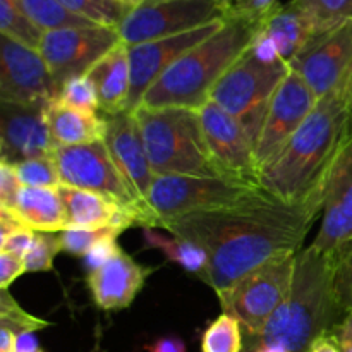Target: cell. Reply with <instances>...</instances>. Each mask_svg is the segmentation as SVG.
Segmentation results:
<instances>
[{
  "mask_svg": "<svg viewBox=\"0 0 352 352\" xmlns=\"http://www.w3.org/2000/svg\"><path fill=\"white\" fill-rule=\"evenodd\" d=\"M318 215L260 188L232 205L189 213L162 229L205 251L206 282L219 292L274 258L299 253Z\"/></svg>",
  "mask_w": 352,
  "mask_h": 352,
  "instance_id": "1",
  "label": "cell"
},
{
  "mask_svg": "<svg viewBox=\"0 0 352 352\" xmlns=\"http://www.w3.org/2000/svg\"><path fill=\"white\" fill-rule=\"evenodd\" d=\"M351 133L352 110L344 96L318 100L298 133L260 168L258 184L287 205L322 213L325 181Z\"/></svg>",
  "mask_w": 352,
  "mask_h": 352,
  "instance_id": "2",
  "label": "cell"
},
{
  "mask_svg": "<svg viewBox=\"0 0 352 352\" xmlns=\"http://www.w3.org/2000/svg\"><path fill=\"white\" fill-rule=\"evenodd\" d=\"M346 313L333 285L332 254L308 246L296 254L291 289L253 344L305 352L316 337L332 332Z\"/></svg>",
  "mask_w": 352,
  "mask_h": 352,
  "instance_id": "3",
  "label": "cell"
},
{
  "mask_svg": "<svg viewBox=\"0 0 352 352\" xmlns=\"http://www.w3.org/2000/svg\"><path fill=\"white\" fill-rule=\"evenodd\" d=\"M256 30V23L232 12L219 31L186 52L155 81L140 107L198 110L227 69L250 48Z\"/></svg>",
  "mask_w": 352,
  "mask_h": 352,
  "instance_id": "4",
  "label": "cell"
},
{
  "mask_svg": "<svg viewBox=\"0 0 352 352\" xmlns=\"http://www.w3.org/2000/svg\"><path fill=\"white\" fill-rule=\"evenodd\" d=\"M133 113L143 138L151 170L157 177H222L210 157L198 110L138 107Z\"/></svg>",
  "mask_w": 352,
  "mask_h": 352,
  "instance_id": "5",
  "label": "cell"
},
{
  "mask_svg": "<svg viewBox=\"0 0 352 352\" xmlns=\"http://www.w3.org/2000/svg\"><path fill=\"white\" fill-rule=\"evenodd\" d=\"M289 72L287 62L261 60L248 48L213 86L210 100L239 120L256 148L272 96Z\"/></svg>",
  "mask_w": 352,
  "mask_h": 352,
  "instance_id": "6",
  "label": "cell"
},
{
  "mask_svg": "<svg viewBox=\"0 0 352 352\" xmlns=\"http://www.w3.org/2000/svg\"><path fill=\"white\" fill-rule=\"evenodd\" d=\"M256 189H260V186L226 177L158 175L143 203L141 227L162 229L167 222L189 213L232 205Z\"/></svg>",
  "mask_w": 352,
  "mask_h": 352,
  "instance_id": "7",
  "label": "cell"
},
{
  "mask_svg": "<svg viewBox=\"0 0 352 352\" xmlns=\"http://www.w3.org/2000/svg\"><path fill=\"white\" fill-rule=\"evenodd\" d=\"M296 254L274 258L217 292L223 313L239 320L253 339L284 302L294 277Z\"/></svg>",
  "mask_w": 352,
  "mask_h": 352,
  "instance_id": "8",
  "label": "cell"
},
{
  "mask_svg": "<svg viewBox=\"0 0 352 352\" xmlns=\"http://www.w3.org/2000/svg\"><path fill=\"white\" fill-rule=\"evenodd\" d=\"M234 0H143L117 31L127 47L198 30L229 17Z\"/></svg>",
  "mask_w": 352,
  "mask_h": 352,
  "instance_id": "9",
  "label": "cell"
},
{
  "mask_svg": "<svg viewBox=\"0 0 352 352\" xmlns=\"http://www.w3.org/2000/svg\"><path fill=\"white\" fill-rule=\"evenodd\" d=\"M52 157L57 165L60 186L105 196L126 208L136 210L141 219L136 198L117 168L105 141L55 148Z\"/></svg>",
  "mask_w": 352,
  "mask_h": 352,
  "instance_id": "10",
  "label": "cell"
},
{
  "mask_svg": "<svg viewBox=\"0 0 352 352\" xmlns=\"http://www.w3.org/2000/svg\"><path fill=\"white\" fill-rule=\"evenodd\" d=\"M117 28L72 26L52 30L43 34L40 54L54 78L57 91L65 81L85 76L105 54L120 43Z\"/></svg>",
  "mask_w": 352,
  "mask_h": 352,
  "instance_id": "11",
  "label": "cell"
},
{
  "mask_svg": "<svg viewBox=\"0 0 352 352\" xmlns=\"http://www.w3.org/2000/svg\"><path fill=\"white\" fill-rule=\"evenodd\" d=\"M289 65L318 100L342 96L352 71V21L313 38Z\"/></svg>",
  "mask_w": 352,
  "mask_h": 352,
  "instance_id": "12",
  "label": "cell"
},
{
  "mask_svg": "<svg viewBox=\"0 0 352 352\" xmlns=\"http://www.w3.org/2000/svg\"><path fill=\"white\" fill-rule=\"evenodd\" d=\"M198 112L210 157L220 175L230 181L260 186L254 143L239 120L212 100L199 107Z\"/></svg>",
  "mask_w": 352,
  "mask_h": 352,
  "instance_id": "13",
  "label": "cell"
},
{
  "mask_svg": "<svg viewBox=\"0 0 352 352\" xmlns=\"http://www.w3.org/2000/svg\"><path fill=\"white\" fill-rule=\"evenodd\" d=\"M316 103L318 98L311 88L296 72H289L272 96L258 136L254 148L258 168L267 165L287 144L315 110Z\"/></svg>",
  "mask_w": 352,
  "mask_h": 352,
  "instance_id": "14",
  "label": "cell"
},
{
  "mask_svg": "<svg viewBox=\"0 0 352 352\" xmlns=\"http://www.w3.org/2000/svg\"><path fill=\"white\" fill-rule=\"evenodd\" d=\"M57 86L40 50L0 34V100L14 105H48Z\"/></svg>",
  "mask_w": 352,
  "mask_h": 352,
  "instance_id": "15",
  "label": "cell"
},
{
  "mask_svg": "<svg viewBox=\"0 0 352 352\" xmlns=\"http://www.w3.org/2000/svg\"><path fill=\"white\" fill-rule=\"evenodd\" d=\"M226 19L206 24V26L188 31V33L127 47L131 64V95L127 112H134L141 105L144 93L155 85V81L186 52H189L196 45L212 36L215 31H219Z\"/></svg>",
  "mask_w": 352,
  "mask_h": 352,
  "instance_id": "16",
  "label": "cell"
},
{
  "mask_svg": "<svg viewBox=\"0 0 352 352\" xmlns=\"http://www.w3.org/2000/svg\"><path fill=\"white\" fill-rule=\"evenodd\" d=\"M352 239V133L337 155L323 188L322 226L311 246L333 254Z\"/></svg>",
  "mask_w": 352,
  "mask_h": 352,
  "instance_id": "17",
  "label": "cell"
},
{
  "mask_svg": "<svg viewBox=\"0 0 352 352\" xmlns=\"http://www.w3.org/2000/svg\"><path fill=\"white\" fill-rule=\"evenodd\" d=\"M0 109L2 160L16 165L54 153L55 146L45 116L47 105H14L2 102Z\"/></svg>",
  "mask_w": 352,
  "mask_h": 352,
  "instance_id": "18",
  "label": "cell"
},
{
  "mask_svg": "<svg viewBox=\"0 0 352 352\" xmlns=\"http://www.w3.org/2000/svg\"><path fill=\"white\" fill-rule=\"evenodd\" d=\"M103 141H105L117 168L133 191L140 212H143V203L157 175L151 170L134 113L122 112L107 117V134ZM141 223H143V213H141Z\"/></svg>",
  "mask_w": 352,
  "mask_h": 352,
  "instance_id": "19",
  "label": "cell"
},
{
  "mask_svg": "<svg viewBox=\"0 0 352 352\" xmlns=\"http://www.w3.org/2000/svg\"><path fill=\"white\" fill-rule=\"evenodd\" d=\"M150 274V268L120 250L103 267L88 274L86 280L95 305L103 311H117L133 305Z\"/></svg>",
  "mask_w": 352,
  "mask_h": 352,
  "instance_id": "20",
  "label": "cell"
},
{
  "mask_svg": "<svg viewBox=\"0 0 352 352\" xmlns=\"http://www.w3.org/2000/svg\"><path fill=\"white\" fill-rule=\"evenodd\" d=\"M64 203L67 229H119L126 230L133 226H141L140 213L126 208L112 199L96 192L58 186Z\"/></svg>",
  "mask_w": 352,
  "mask_h": 352,
  "instance_id": "21",
  "label": "cell"
},
{
  "mask_svg": "<svg viewBox=\"0 0 352 352\" xmlns=\"http://www.w3.org/2000/svg\"><path fill=\"white\" fill-rule=\"evenodd\" d=\"M107 117L127 112L131 95V64L127 45L120 41L86 72Z\"/></svg>",
  "mask_w": 352,
  "mask_h": 352,
  "instance_id": "22",
  "label": "cell"
},
{
  "mask_svg": "<svg viewBox=\"0 0 352 352\" xmlns=\"http://www.w3.org/2000/svg\"><path fill=\"white\" fill-rule=\"evenodd\" d=\"M258 30L263 31L275 43L282 60L291 64L292 58L298 57L302 48L323 33L318 24L313 21L309 14H306L301 7L294 2L280 3L272 14H268L260 24Z\"/></svg>",
  "mask_w": 352,
  "mask_h": 352,
  "instance_id": "23",
  "label": "cell"
},
{
  "mask_svg": "<svg viewBox=\"0 0 352 352\" xmlns=\"http://www.w3.org/2000/svg\"><path fill=\"white\" fill-rule=\"evenodd\" d=\"M48 131L55 148L78 146L103 141L107 134V117L81 112L50 102L45 109Z\"/></svg>",
  "mask_w": 352,
  "mask_h": 352,
  "instance_id": "24",
  "label": "cell"
},
{
  "mask_svg": "<svg viewBox=\"0 0 352 352\" xmlns=\"http://www.w3.org/2000/svg\"><path fill=\"white\" fill-rule=\"evenodd\" d=\"M12 212L33 232L58 234L67 229V219H65L64 203L58 188H24L23 186Z\"/></svg>",
  "mask_w": 352,
  "mask_h": 352,
  "instance_id": "25",
  "label": "cell"
},
{
  "mask_svg": "<svg viewBox=\"0 0 352 352\" xmlns=\"http://www.w3.org/2000/svg\"><path fill=\"white\" fill-rule=\"evenodd\" d=\"M143 237L144 244L148 248L162 251L172 263L179 265L189 274L198 275L206 282V277H208V256L198 244L174 236V234L165 236V234L158 232L157 229H151V227H144Z\"/></svg>",
  "mask_w": 352,
  "mask_h": 352,
  "instance_id": "26",
  "label": "cell"
},
{
  "mask_svg": "<svg viewBox=\"0 0 352 352\" xmlns=\"http://www.w3.org/2000/svg\"><path fill=\"white\" fill-rule=\"evenodd\" d=\"M0 34L24 47L40 50L45 31L34 24L17 0H0Z\"/></svg>",
  "mask_w": 352,
  "mask_h": 352,
  "instance_id": "27",
  "label": "cell"
},
{
  "mask_svg": "<svg viewBox=\"0 0 352 352\" xmlns=\"http://www.w3.org/2000/svg\"><path fill=\"white\" fill-rule=\"evenodd\" d=\"M69 12L100 26L119 28L138 3L120 0H58Z\"/></svg>",
  "mask_w": 352,
  "mask_h": 352,
  "instance_id": "28",
  "label": "cell"
},
{
  "mask_svg": "<svg viewBox=\"0 0 352 352\" xmlns=\"http://www.w3.org/2000/svg\"><path fill=\"white\" fill-rule=\"evenodd\" d=\"M17 2L45 33L52 30H60V28L91 26L93 24L69 12L58 0H17Z\"/></svg>",
  "mask_w": 352,
  "mask_h": 352,
  "instance_id": "29",
  "label": "cell"
},
{
  "mask_svg": "<svg viewBox=\"0 0 352 352\" xmlns=\"http://www.w3.org/2000/svg\"><path fill=\"white\" fill-rule=\"evenodd\" d=\"M243 325L234 316L222 313L201 336V352H243Z\"/></svg>",
  "mask_w": 352,
  "mask_h": 352,
  "instance_id": "30",
  "label": "cell"
},
{
  "mask_svg": "<svg viewBox=\"0 0 352 352\" xmlns=\"http://www.w3.org/2000/svg\"><path fill=\"white\" fill-rule=\"evenodd\" d=\"M52 102L58 103L62 107H67V109L81 110V112L98 113L100 110L95 86L91 85V81H89L86 74L65 81L58 88L57 95H55V98Z\"/></svg>",
  "mask_w": 352,
  "mask_h": 352,
  "instance_id": "31",
  "label": "cell"
},
{
  "mask_svg": "<svg viewBox=\"0 0 352 352\" xmlns=\"http://www.w3.org/2000/svg\"><path fill=\"white\" fill-rule=\"evenodd\" d=\"M292 2L309 14L323 31L352 21V0H292Z\"/></svg>",
  "mask_w": 352,
  "mask_h": 352,
  "instance_id": "32",
  "label": "cell"
},
{
  "mask_svg": "<svg viewBox=\"0 0 352 352\" xmlns=\"http://www.w3.org/2000/svg\"><path fill=\"white\" fill-rule=\"evenodd\" d=\"M14 167L24 188H58L60 186L57 165L52 155L19 162Z\"/></svg>",
  "mask_w": 352,
  "mask_h": 352,
  "instance_id": "33",
  "label": "cell"
},
{
  "mask_svg": "<svg viewBox=\"0 0 352 352\" xmlns=\"http://www.w3.org/2000/svg\"><path fill=\"white\" fill-rule=\"evenodd\" d=\"M0 327H9L16 333H36L50 327V323L21 308L19 302L7 289V291H2V296H0Z\"/></svg>",
  "mask_w": 352,
  "mask_h": 352,
  "instance_id": "34",
  "label": "cell"
},
{
  "mask_svg": "<svg viewBox=\"0 0 352 352\" xmlns=\"http://www.w3.org/2000/svg\"><path fill=\"white\" fill-rule=\"evenodd\" d=\"M122 230L119 229H69L58 232V241H60V250L64 253L74 254V256H86L93 248L103 239L109 237H119Z\"/></svg>",
  "mask_w": 352,
  "mask_h": 352,
  "instance_id": "35",
  "label": "cell"
},
{
  "mask_svg": "<svg viewBox=\"0 0 352 352\" xmlns=\"http://www.w3.org/2000/svg\"><path fill=\"white\" fill-rule=\"evenodd\" d=\"M60 241L58 234L36 232L33 241V246L24 254V267L30 274L36 272H50L54 268V260L60 253Z\"/></svg>",
  "mask_w": 352,
  "mask_h": 352,
  "instance_id": "36",
  "label": "cell"
},
{
  "mask_svg": "<svg viewBox=\"0 0 352 352\" xmlns=\"http://www.w3.org/2000/svg\"><path fill=\"white\" fill-rule=\"evenodd\" d=\"M333 258V285L340 306L346 311L352 309V239L339 248Z\"/></svg>",
  "mask_w": 352,
  "mask_h": 352,
  "instance_id": "37",
  "label": "cell"
},
{
  "mask_svg": "<svg viewBox=\"0 0 352 352\" xmlns=\"http://www.w3.org/2000/svg\"><path fill=\"white\" fill-rule=\"evenodd\" d=\"M21 184L16 167L10 162L0 160V208L14 210L19 199Z\"/></svg>",
  "mask_w": 352,
  "mask_h": 352,
  "instance_id": "38",
  "label": "cell"
},
{
  "mask_svg": "<svg viewBox=\"0 0 352 352\" xmlns=\"http://www.w3.org/2000/svg\"><path fill=\"white\" fill-rule=\"evenodd\" d=\"M278 6H280L278 0H234L232 12L241 14V16L248 17L253 23L260 24Z\"/></svg>",
  "mask_w": 352,
  "mask_h": 352,
  "instance_id": "39",
  "label": "cell"
},
{
  "mask_svg": "<svg viewBox=\"0 0 352 352\" xmlns=\"http://www.w3.org/2000/svg\"><path fill=\"white\" fill-rule=\"evenodd\" d=\"M120 251V246L117 244V237H109V239H103L102 243L96 244L91 251H89L85 258V267L88 270V274L98 270L100 267L107 263L110 258L116 256Z\"/></svg>",
  "mask_w": 352,
  "mask_h": 352,
  "instance_id": "40",
  "label": "cell"
},
{
  "mask_svg": "<svg viewBox=\"0 0 352 352\" xmlns=\"http://www.w3.org/2000/svg\"><path fill=\"white\" fill-rule=\"evenodd\" d=\"M23 274H26L23 256L7 253V251H0V289L7 291L10 284Z\"/></svg>",
  "mask_w": 352,
  "mask_h": 352,
  "instance_id": "41",
  "label": "cell"
},
{
  "mask_svg": "<svg viewBox=\"0 0 352 352\" xmlns=\"http://www.w3.org/2000/svg\"><path fill=\"white\" fill-rule=\"evenodd\" d=\"M36 232H33L31 229H23L17 230V232L10 234L2 244H0V251H7V253L17 254V256H24L28 253L31 246H33V241Z\"/></svg>",
  "mask_w": 352,
  "mask_h": 352,
  "instance_id": "42",
  "label": "cell"
},
{
  "mask_svg": "<svg viewBox=\"0 0 352 352\" xmlns=\"http://www.w3.org/2000/svg\"><path fill=\"white\" fill-rule=\"evenodd\" d=\"M332 336L340 352H352V309H349L344 318L333 327Z\"/></svg>",
  "mask_w": 352,
  "mask_h": 352,
  "instance_id": "43",
  "label": "cell"
},
{
  "mask_svg": "<svg viewBox=\"0 0 352 352\" xmlns=\"http://www.w3.org/2000/svg\"><path fill=\"white\" fill-rule=\"evenodd\" d=\"M144 349L148 352H188L184 340L175 336L160 337L153 344H148Z\"/></svg>",
  "mask_w": 352,
  "mask_h": 352,
  "instance_id": "44",
  "label": "cell"
},
{
  "mask_svg": "<svg viewBox=\"0 0 352 352\" xmlns=\"http://www.w3.org/2000/svg\"><path fill=\"white\" fill-rule=\"evenodd\" d=\"M305 352H340L339 346H337L336 339H333L332 332L323 333V336L316 337L311 344L308 346V349Z\"/></svg>",
  "mask_w": 352,
  "mask_h": 352,
  "instance_id": "45",
  "label": "cell"
},
{
  "mask_svg": "<svg viewBox=\"0 0 352 352\" xmlns=\"http://www.w3.org/2000/svg\"><path fill=\"white\" fill-rule=\"evenodd\" d=\"M16 352H41L36 336L33 332L17 333Z\"/></svg>",
  "mask_w": 352,
  "mask_h": 352,
  "instance_id": "46",
  "label": "cell"
},
{
  "mask_svg": "<svg viewBox=\"0 0 352 352\" xmlns=\"http://www.w3.org/2000/svg\"><path fill=\"white\" fill-rule=\"evenodd\" d=\"M17 333L9 327H0V352H16Z\"/></svg>",
  "mask_w": 352,
  "mask_h": 352,
  "instance_id": "47",
  "label": "cell"
},
{
  "mask_svg": "<svg viewBox=\"0 0 352 352\" xmlns=\"http://www.w3.org/2000/svg\"><path fill=\"white\" fill-rule=\"evenodd\" d=\"M243 352H289L280 346H272V344H251Z\"/></svg>",
  "mask_w": 352,
  "mask_h": 352,
  "instance_id": "48",
  "label": "cell"
},
{
  "mask_svg": "<svg viewBox=\"0 0 352 352\" xmlns=\"http://www.w3.org/2000/svg\"><path fill=\"white\" fill-rule=\"evenodd\" d=\"M344 100H346L347 107L352 110V71H351V76L349 79H347V85H346V89H344Z\"/></svg>",
  "mask_w": 352,
  "mask_h": 352,
  "instance_id": "49",
  "label": "cell"
},
{
  "mask_svg": "<svg viewBox=\"0 0 352 352\" xmlns=\"http://www.w3.org/2000/svg\"><path fill=\"white\" fill-rule=\"evenodd\" d=\"M120 2H129V3H141L143 0H120Z\"/></svg>",
  "mask_w": 352,
  "mask_h": 352,
  "instance_id": "50",
  "label": "cell"
},
{
  "mask_svg": "<svg viewBox=\"0 0 352 352\" xmlns=\"http://www.w3.org/2000/svg\"><path fill=\"white\" fill-rule=\"evenodd\" d=\"M41 352H43V351H41Z\"/></svg>",
  "mask_w": 352,
  "mask_h": 352,
  "instance_id": "51",
  "label": "cell"
}]
</instances>
